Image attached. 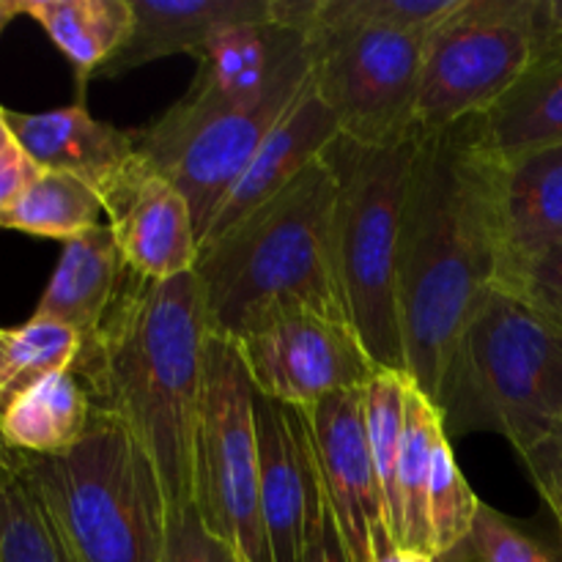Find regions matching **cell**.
<instances>
[{"label":"cell","mask_w":562,"mask_h":562,"mask_svg":"<svg viewBox=\"0 0 562 562\" xmlns=\"http://www.w3.org/2000/svg\"><path fill=\"white\" fill-rule=\"evenodd\" d=\"M206 300L195 272L143 280L130 272L77 376L99 412L119 417L157 470L168 510L195 505V450L206 384Z\"/></svg>","instance_id":"cell-1"},{"label":"cell","mask_w":562,"mask_h":562,"mask_svg":"<svg viewBox=\"0 0 562 562\" xmlns=\"http://www.w3.org/2000/svg\"><path fill=\"white\" fill-rule=\"evenodd\" d=\"M494 274L486 154L470 119L417 137L401 214V338L406 371L431 401Z\"/></svg>","instance_id":"cell-2"},{"label":"cell","mask_w":562,"mask_h":562,"mask_svg":"<svg viewBox=\"0 0 562 562\" xmlns=\"http://www.w3.org/2000/svg\"><path fill=\"white\" fill-rule=\"evenodd\" d=\"M335 198L338 181L324 151L294 184L201 247L195 274L214 338L236 344L300 311L349 322L335 256Z\"/></svg>","instance_id":"cell-3"},{"label":"cell","mask_w":562,"mask_h":562,"mask_svg":"<svg viewBox=\"0 0 562 562\" xmlns=\"http://www.w3.org/2000/svg\"><path fill=\"white\" fill-rule=\"evenodd\" d=\"M69 562H165L168 499L157 470L119 417L93 415L86 437L58 456H22Z\"/></svg>","instance_id":"cell-4"},{"label":"cell","mask_w":562,"mask_h":562,"mask_svg":"<svg viewBox=\"0 0 562 562\" xmlns=\"http://www.w3.org/2000/svg\"><path fill=\"white\" fill-rule=\"evenodd\" d=\"M434 404L445 431H494L530 453L562 417V329L492 289L467 324Z\"/></svg>","instance_id":"cell-5"},{"label":"cell","mask_w":562,"mask_h":562,"mask_svg":"<svg viewBox=\"0 0 562 562\" xmlns=\"http://www.w3.org/2000/svg\"><path fill=\"white\" fill-rule=\"evenodd\" d=\"M415 140L362 146L338 137L327 148L338 181L335 256L340 291L351 327L379 371L409 373L398 318V239Z\"/></svg>","instance_id":"cell-6"},{"label":"cell","mask_w":562,"mask_h":562,"mask_svg":"<svg viewBox=\"0 0 562 562\" xmlns=\"http://www.w3.org/2000/svg\"><path fill=\"white\" fill-rule=\"evenodd\" d=\"M195 508L241 562H272L261 519L256 387L239 349L209 338L195 450Z\"/></svg>","instance_id":"cell-7"},{"label":"cell","mask_w":562,"mask_h":562,"mask_svg":"<svg viewBox=\"0 0 562 562\" xmlns=\"http://www.w3.org/2000/svg\"><path fill=\"white\" fill-rule=\"evenodd\" d=\"M311 82V60L252 104H173L162 119L135 132L137 157L165 176L190 203L198 241H203L220 203L250 159Z\"/></svg>","instance_id":"cell-8"},{"label":"cell","mask_w":562,"mask_h":562,"mask_svg":"<svg viewBox=\"0 0 562 562\" xmlns=\"http://www.w3.org/2000/svg\"><path fill=\"white\" fill-rule=\"evenodd\" d=\"M536 0H461L426 38L417 137L481 119L503 102L532 66Z\"/></svg>","instance_id":"cell-9"},{"label":"cell","mask_w":562,"mask_h":562,"mask_svg":"<svg viewBox=\"0 0 562 562\" xmlns=\"http://www.w3.org/2000/svg\"><path fill=\"white\" fill-rule=\"evenodd\" d=\"M311 82L340 126L362 146H404L417 137L426 36L393 27H318L305 36Z\"/></svg>","instance_id":"cell-10"},{"label":"cell","mask_w":562,"mask_h":562,"mask_svg":"<svg viewBox=\"0 0 562 562\" xmlns=\"http://www.w3.org/2000/svg\"><path fill=\"white\" fill-rule=\"evenodd\" d=\"M241 362L261 398L311 409L346 390H360L379 373L346 318L300 311L236 340Z\"/></svg>","instance_id":"cell-11"},{"label":"cell","mask_w":562,"mask_h":562,"mask_svg":"<svg viewBox=\"0 0 562 562\" xmlns=\"http://www.w3.org/2000/svg\"><path fill=\"white\" fill-rule=\"evenodd\" d=\"M302 420L346 554L371 562L373 538L390 532V525L362 426V387L329 395L302 412Z\"/></svg>","instance_id":"cell-12"},{"label":"cell","mask_w":562,"mask_h":562,"mask_svg":"<svg viewBox=\"0 0 562 562\" xmlns=\"http://www.w3.org/2000/svg\"><path fill=\"white\" fill-rule=\"evenodd\" d=\"M483 154L499 274L562 241V143L510 157Z\"/></svg>","instance_id":"cell-13"},{"label":"cell","mask_w":562,"mask_h":562,"mask_svg":"<svg viewBox=\"0 0 562 562\" xmlns=\"http://www.w3.org/2000/svg\"><path fill=\"white\" fill-rule=\"evenodd\" d=\"M104 217L121 258L143 280H170L195 272L201 241L187 198L146 165L104 203Z\"/></svg>","instance_id":"cell-14"},{"label":"cell","mask_w":562,"mask_h":562,"mask_svg":"<svg viewBox=\"0 0 562 562\" xmlns=\"http://www.w3.org/2000/svg\"><path fill=\"white\" fill-rule=\"evenodd\" d=\"M16 143L42 170H58L86 181L108 203L140 168L135 132L97 121L77 99L44 113L5 110Z\"/></svg>","instance_id":"cell-15"},{"label":"cell","mask_w":562,"mask_h":562,"mask_svg":"<svg viewBox=\"0 0 562 562\" xmlns=\"http://www.w3.org/2000/svg\"><path fill=\"white\" fill-rule=\"evenodd\" d=\"M256 431L261 456V519L272 562H300L305 527L322 483L300 409L256 393Z\"/></svg>","instance_id":"cell-16"},{"label":"cell","mask_w":562,"mask_h":562,"mask_svg":"<svg viewBox=\"0 0 562 562\" xmlns=\"http://www.w3.org/2000/svg\"><path fill=\"white\" fill-rule=\"evenodd\" d=\"M340 137V126L327 104L313 91V82L302 88L300 97L291 102L283 119L272 126L267 140L250 159L245 173L239 176L225 201L220 203L201 247L228 234L247 214L261 209L274 195L294 184L318 157Z\"/></svg>","instance_id":"cell-17"},{"label":"cell","mask_w":562,"mask_h":562,"mask_svg":"<svg viewBox=\"0 0 562 562\" xmlns=\"http://www.w3.org/2000/svg\"><path fill=\"white\" fill-rule=\"evenodd\" d=\"M198 75L184 102L252 104L283 77L311 60L305 36L278 22H241L223 27L198 55Z\"/></svg>","instance_id":"cell-18"},{"label":"cell","mask_w":562,"mask_h":562,"mask_svg":"<svg viewBox=\"0 0 562 562\" xmlns=\"http://www.w3.org/2000/svg\"><path fill=\"white\" fill-rule=\"evenodd\" d=\"M135 27L99 77H119L168 55L198 58L209 38L241 22L272 20V0H132Z\"/></svg>","instance_id":"cell-19"},{"label":"cell","mask_w":562,"mask_h":562,"mask_svg":"<svg viewBox=\"0 0 562 562\" xmlns=\"http://www.w3.org/2000/svg\"><path fill=\"white\" fill-rule=\"evenodd\" d=\"M130 278L108 223L64 241L58 267L38 300L36 318H49L93 338Z\"/></svg>","instance_id":"cell-20"},{"label":"cell","mask_w":562,"mask_h":562,"mask_svg":"<svg viewBox=\"0 0 562 562\" xmlns=\"http://www.w3.org/2000/svg\"><path fill=\"white\" fill-rule=\"evenodd\" d=\"M97 404L75 368L53 371L27 384L0 409V434L22 456H58L91 428Z\"/></svg>","instance_id":"cell-21"},{"label":"cell","mask_w":562,"mask_h":562,"mask_svg":"<svg viewBox=\"0 0 562 562\" xmlns=\"http://www.w3.org/2000/svg\"><path fill=\"white\" fill-rule=\"evenodd\" d=\"M20 14L36 20L64 53L75 69L80 99L86 82L119 58L135 27L132 0H20Z\"/></svg>","instance_id":"cell-22"},{"label":"cell","mask_w":562,"mask_h":562,"mask_svg":"<svg viewBox=\"0 0 562 562\" xmlns=\"http://www.w3.org/2000/svg\"><path fill=\"white\" fill-rule=\"evenodd\" d=\"M472 126L483 151L494 157L560 146L562 60L527 71L503 102L494 104L481 119H472Z\"/></svg>","instance_id":"cell-23"},{"label":"cell","mask_w":562,"mask_h":562,"mask_svg":"<svg viewBox=\"0 0 562 562\" xmlns=\"http://www.w3.org/2000/svg\"><path fill=\"white\" fill-rule=\"evenodd\" d=\"M442 409L412 379L406 393L404 437H401L398 472H395V541L431 554L428 549V483H431L434 450L442 439Z\"/></svg>","instance_id":"cell-24"},{"label":"cell","mask_w":562,"mask_h":562,"mask_svg":"<svg viewBox=\"0 0 562 562\" xmlns=\"http://www.w3.org/2000/svg\"><path fill=\"white\" fill-rule=\"evenodd\" d=\"M104 203L86 181L42 170L33 184L0 214V228L69 241L102 225Z\"/></svg>","instance_id":"cell-25"},{"label":"cell","mask_w":562,"mask_h":562,"mask_svg":"<svg viewBox=\"0 0 562 562\" xmlns=\"http://www.w3.org/2000/svg\"><path fill=\"white\" fill-rule=\"evenodd\" d=\"M80 351V333L49 318L0 327V409L36 379L75 366Z\"/></svg>","instance_id":"cell-26"},{"label":"cell","mask_w":562,"mask_h":562,"mask_svg":"<svg viewBox=\"0 0 562 562\" xmlns=\"http://www.w3.org/2000/svg\"><path fill=\"white\" fill-rule=\"evenodd\" d=\"M412 376L401 371H379L362 387V426H366L368 448H371L373 467H376L379 486H382L387 525L395 538V472H398L401 437H404L406 393Z\"/></svg>","instance_id":"cell-27"},{"label":"cell","mask_w":562,"mask_h":562,"mask_svg":"<svg viewBox=\"0 0 562 562\" xmlns=\"http://www.w3.org/2000/svg\"><path fill=\"white\" fill-rule=\"evenodd\" d=\"M481 499L467 483L459 461H456L453 445L448 434L437 442L434 450L431 483H428V549L434 558L456 552L464 547L475 527Z\"/></svg>","instance_id":"cell-28"},{"label":"cell","mask_w":562,"mask_h":562,"mask_svg":"<svg viewBox=\"0 0 562 562\" xmlns=\"http://www.w3.org/2000/svg\"><path fill=\"white\" fill-rule=\"evenodd\" d=\"M0 562H69L25 475L0 492Z\"/></svg>","instance_id":"cell-29"},{"label":"cell","mask_w":562,"mask_h":562,"mask_svg":"<svg viewBox=\"0 0 562 562\" xmlns=\"http://www.w3.org/2000/svg\"><path fill=\"white\" fill-rule=\"evenodd\" d=\"M494 289L516 296L530 311L562 329V241L494 278Z\"/></svg>","instance_id":"cell-30"},{"label":"cell","mask_w":562,"mask_h":562,"mask_svg":"<svg viewBox=\"0 0 562 562\" xmlns=\"http://www.w3.org/2000/svg\"><path fill=\"white\" fill-rule=\"evenodd\" d=\"M470 560L472 562H558L554 554L527 536L519 525L494 510L492 505L481 503L475 516V527L470 536Z\"/></svg>","instance_id":"cell-31"},{"label":"cell","mask_w":562,"mask_h":562,"mask_svg":"<svg viewBox=\"0 0 562 562\" xmlns=\"http://www.w3.org/2000/svg\"><path fill=\"white\" fill-rule=\"evenodd\" d=\"M165 562H241L203 525L195 505L173 510L168 521V560Z\"/></svg>","instance_id":"cell-32"},{"label":"cell","mask_w":562,"mask_h":562,"mask_svg":"<svg viewBox=\"0 0 562 562\" xmlns=\"http://www.w3.org/2000/svg\"><path fill=\"white\" fill-rule=\"evenodd\" d=\"M521 461H525L541 499L547 503L549 514L558 521L562 536V417L530 453L521 456Z\"/></svg>","instance_id":"cell-33"},{"label":"cell","mask_w":562,"mask_h":562,"mask_svg":"<svg viewBox=\"0 0 562 562\" xmlns=\"http://www.w3.org/2000/svg\"><path fill=\"white\" fill-rule=\"evenodd\" d=\"M300 562H351L349 554H346L344 541H340L338 525H335L333 510H329L324 486L318 492L316 505H313L311 519H307Z\"/></svg>","instance_id":"cell-34"},{"label":"cell","mask_w":562,"mask_h":562,"mask_svg":"<svg viewBox=\"0 0 562 562\" xmlns=\"http://www.w3.org/2000/svg\"><path fill=\"white\" fill-rule=\"evenodd\" d=\"M532 66H552L562 60V0H536L530 20Z\"/></svg>","instance_id":"cell-35"},{"label":"cell","mask_w":562,"mask_h":562,"mask_svg":"<svg viewBox=\"0 0 562 562\" xmlns=\"http://www.w3.org/2000/svg\"><path fill=\"white\" fill-rule=\"evenodd\" d=\"M371 562H437V558L420 549H409L395 541L390 532H382L371 543Z\"/></svg>","instance_id":"cell-36"},{"label":"cell","mask_w":562,"mask_h":562,"mask_svg":"<svg viewBox=\"0 0 562 562\" xmlns=\"http://www.w3.org/2000/svg\"><path fill=\"white\" fill-rule=\"evenodd\" d=\"M22 477V453L9 448V442L0 434V492L16 483Z\"/></svg>","instance_id":"cell-37"},{"label":"cell","mask_w":562,"mask_h":562,"mask_svg":"<svg viewBox=\"0 0 562 562\" xmlns=\"http://www.w3.org/2000/svg\"><path fill=\"white\" fill-rule=\"evenodd\" d=\"M16 146H20V143H16L14 132H11L9 119H5V108H0V162H3Z\"/></svg>","instance_id":"cell-38"},{"label":"cell","mask_w":562,"mask_h":562,"mask_svg":"<svg viewBox=\"0 0 562 562\" xmlns=\"http://www.w3.org/2000/svg\"><path fill=\"white\" fill-rule=\"evenodd\" d=\"M16 14H20V0H0V31Z\"/></svg>","instance_id":"cell-39"}]
</instances>
